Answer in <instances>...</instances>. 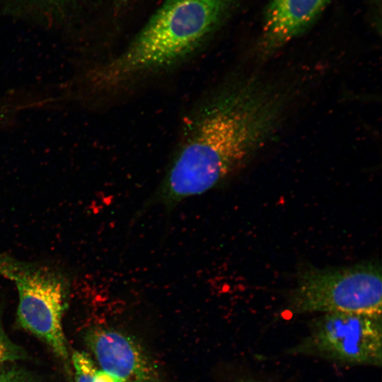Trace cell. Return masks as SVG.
<instances>
[{"label": "cell", "mask_w": 382, "mask_h": 382, "mask_svg": "<svg viewBox=\"0 0 382 382\" xmlns=\"http://www.w3.org/2000/svg\"><path fill=\"white\" fill-rule=\"evenodd\" d=\"M241 382H260V381H255L253 379H247V380L242 381Z\"/></svg>", "instance_id": "11"}, {"label": "cell", "mask_w": 382, "mask_h": 382, "mask_svg": "<svg viewBox=\"0 0 382 382\" xmlns=\"http://www.w3.org/2000/svg\"><path fill=\"white\" fill-rule=\"evenodd\" d=\"M46 1H50V0H46Z\"/></svg>", "instance_id": "12"}, {"label": "cell", "mask_w": 382, "mask_h": 382, "mask_svg": "<svg viewBox=\"0 0 382 382\" xmlns=\"http://www.w3.org/2000/svg\"><path fill=\"white\" fill-rule=\"evenodd\" d=\"M0 274L16 284L20 325L45 342L56 355L67 361L68 351L62 323L68 294L64 277L47 267L1 254Z\"/></svg>", "instance_id": "4"}, {"label": "cell", "mask_w": 382, "mask_h": 382, "mask_svg": "<svg viewBox=\"0 0 382 382\" xmlns=\"http://www.w3.org/2000/svg\"><path fill=\"white\" fill-rule=\"evenodd\" d=\"M236 1L166 0L120 54L81 73L79 93H110L177 66L212 36Z\"/></svg>", "instance_id": "2"}, {"label": "cell", "mask_w": 382, "mask_h": 382, "mask_svg": "<svg viewBox=\"0 0 382 382\" xmlns=\"http://www.w3.org/2000/svg\"><path fill=\"white\" fill-rule=\"evenodd\" d=\"M20 357L19 349L8 339L0 325V371L5 364Z\"/></svg>", "instance_id": "8"}, {"label": "cell", "mask_w": 382, "mask_h": 382, "mask_svg": "<svg viewBox=\"0 0 382 382\" xmlns=\"http://www.w3.org/2000/svg\"><path fill=\"white\" fill-rule=\"evenodd\" d=\"M86 342L102 370L125 382H163L150 354L134 337L117 329L96 327Z\"/></svg>", "instance_id": "6"}, {"label": "cell", "mask_w": 382, "mask_h": 382, "mask_svg": "<svg viewBox=\"0 0 382 382\" xmlns=\"http://www.w3.org/2000/svg\"><path fill=\"white\" fill-rule=\"evenodd\" d=\"M381 314L325 313L298 352L354 364L381 365Z\"/></svg>", "instance_id": "5"}, {"label": "cell", "mask_w": 382, "mask_h": 382, "mask_svg": "<svg viewBox=\"0 0 382 382\" xmlns=\"http://www.w3.org/2000/svg\"><path fill=\"white\" fill-rule=\"evenodd\" d=\"M0 382H28L23 377L12 371H0Z\"/></svg>", "instance_id": "10"}, {"label": "cell", "mask_w": 382, "mask_h": 382, "mask_svg": "<svg viewBox=\"0 0 382 382\" xmlns=\"http://www.w3.org/2000/svg\"><path fill=\"white\" fill-rule=\"evenodd\" d=\"M13 110L14 108L11 104L0 100V124L7 121Z\"/></svg>", "instance_id": "9"}, {"label": "cell", "mask_w": 382, "mask_h": 382, "mask_svg": "<svg viewBox=\"0 0 382 382\" xmlns=\"http://www.w3.org/2000/svg\"><path fill=\"white\" fill-rule=\"evenodd\" d=\"M291 93L255 74L230 79L195 106L161 183L139 213L171 210L218 187L243 167L280 127Z\"/></svg>", "instance_id": "1"}, {"label": "cell", "mask_w": 382, "mask_h": 382, "mask_svg": "<svg viewBox=\"0 0 382 382\" xmlns=\"http://www.w3.org/2000/svg\"><path fill=\"white\" fill-rule=\"evenodd\" d=\"M330 0H270L262 18L258 50L269 55L306 33Z\"/></svg>", "instance_id": "7"}, {"label": "cell", "mask_w": 382, "mask_h": 382, "mask_svg": "<svg viewBox=\"0 0 382 382\" xmlns=\"http://www.w3.org/2000/svg\"><path fill=\"white\" fill-rule=\"evenodd\" d=\"M381 269L366 262L335 268H308L299 275L289 301L293 313L381 314Z\"/></svg>", "instance_id": "3"}]
</instances>
